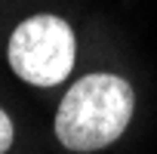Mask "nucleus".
I'll use <instances>...</instances> for the list:
<instances>
[{"instance_id":"nucleus-1","label":"nucleus","mask_w":157,"mask_h":154,"mask_svg":"<svg viewBox=\"0 0 157 154\" xmlns=\"http://www.w3.org/2000/svg\"><path fill=\"white\" fill-rule=\"evenodd\" d=\"M132 117V87L117 74H86L56 114V136L71 151H99L120 139Z\"/></svg>"},{"instance_id":"nucleus-2","label":"nucleus","mask_w":157,"mask_h":154,"mask_svg":"<svg viewBox=\"0 0 157 154\" xmlns=\"http://www.w3.org/2000/svg\"><path fill=\"white\" fill-rule=\"evenodd\" d=\"M74 31L59 16H31L13 31L10 40L13 71L34 87L62 83L74 68Z\"/></svg>"},{"instance_id":"nucleus-3","label":"nucleus","mask_w":157,"mask_h":154,"mask_svg":"<svg viewBox=\"0 0 157 154\" xmlns=\"http://www.w3.org/2000/svg\"><path fill=\"white\" fill-rule=\"evenodd\" d=\"M13 145V123L6 117V111H0V154Z\"/></svg>"}]
</instances>
